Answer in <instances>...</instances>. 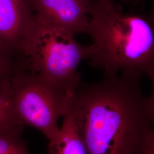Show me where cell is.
<instances>
[{"instance_id":"ba28073f","label":"cell","mask_w":154,"mask_h":154,"mask_svg":"<svg viewBox=\"0 0 154 154\" xmlns=\"http://www.w3.org/2000/svg\"><path fill=\"white\" fill-rule=\"evenodd\" d=\"M23 127L13 108L9 77L0 82V132L22 134Z\"/></svg>"},{"instance_id":"277c9868","label":"cell","mask_w":154,"mask_h":154,"mask_svg":"<svg viewBox=\"0 0 154 154\" xmlns=\"http://www.w3.org/2000/svg\"><path fill=\"white\" fill-rule=\"evenodd\" d=\"M11 100L22 123L34 127L49 140L60 131L58 121L72 109L75 93L23 69L16 63L10 77Z\"/></svg>"},{"instance_id":"5b68a950","label":"cell","mask_w":154,"mask_h":154,"mask_svg":"<svg viewBox=\"0 0 154 154\" xmlns=\"http://www.w3.org/2000/svg\"><path fill=\"white\" fill-rule=\"evenodd\" d=\"M39 19L72 35L86 33L92 0H29Z\"/></svg>"},{"instance_id":"8fae6325","label":"cell","mask_w":154,"mask_h":154,"mask_svg":"<svg viewBox=\"0 0 154 154\" xmlns=\"http://www.w3.org/2000/svg\"><path fill=\"white\" fill-rule=\"evenodd\" d=\"M143 154H154V133L151 134L147 142Z\"/></svg>"},{"instance_id":"30bf717a","label":"cell","mask_w":154,"mask_h":154,"mask_svg":"<svg viewBox=\"0 0 154 154\" xmlns=\"http://www.w3.org/2000/svg\"><path fill=\"white\" fill-rule=\"evenodd\" d=\"M13 56L0 48V82L11 76L16 65Z\"/></svg>"},{"instance_id":"9c48e42d","label":"cell","mask_w":154,"mask_h":154,"mask_svg":"<svg viewBox=\"0 0 154 154\" xmlns=\"http://www.w3.org/2000/svg\"><path fill=\"white\" fill-rule=\"evenodd\" d=\"M20 134L0 132V154H30Z\"/></svg>"},{"instance_id":"7c38bea8","label":"cell","mask_w":154,"mask_h":154,"mask_svg":"<svg viewBox=\"0 0 154 154\" xmlns=\"http://www.w3.org/2000/svg\"><path fill=\"white\" fill-rule=\"evenodd\" d=\"M124 2L127 3V4H130L132 5H137L138 3L142 1V0H123Z\"/></svg>"},{"instance_id":"3957f363","label":"cell","mask_w":154,"mask_h":154,"mask_svg":"<svg viewBox=\"0 0 154 154\" xmlns=\"http://www.w3.org/2000/svg\"><path fill=\"white\" fill-rule=\"evenodd\" d=\"M15 57L23 69L75 94L82 82L79 66L88 60L89 49L74 35L34 15Z\"/></svg>"},{"instance_id":"6da1fadb","label":"cell","mask_w":154,"mask_h":154,"mask_svg":"<svg viewBox=\"0 0 154 154\" xmlns=\"http://www.w3.org/2000/svg\"><path fill=\"white\" fill-rule=\"evenodd\" d=\"M140 81L119 75L81 82L70 112L88 154H143L154 132V94L144 96Z\"/></svg>"},{"instance_id":"8992f818","label":"cell","mask_w":154,"mask_h":154,"mask_svg":"<svg viewBox=\"0 0 154 154\" xmlns=\"http://www.w3.org/2000/svg\"><path fill=\"white\" fill-rule=\"evenodd\" d=\"M34 15L29 0H0V48L16 55Z\"/></svg>"},{"instance_id":"7a4b0ae2","label":"cell","mask_w":154,"mask_h":154,"mask_svg":"<svg viewBox=\"0 0 154 154\" xmlns=\"http://www.w3.org/2000/svg\"><path fill=\"white\" fill-rule=\"evenodd\" d=\"M85 34L89 63L104 77L125 75L154 81V13H125L116 0H92Z\"/></svg>"},{"instance_id":"52a82bcc","label":"cell","mask_w":154,"mask_h":154,"mask_svg":"<svg viewBox=\"0 0 154 154\" xmlns=\"http://www.w3.org/2000/svg\"><path fill=\"white\" fill-rule=\"evenodd\" d=\"M48 154H88L70 111L63 117L57 135L49 140Z\"/></svg>"}]
</instances>
